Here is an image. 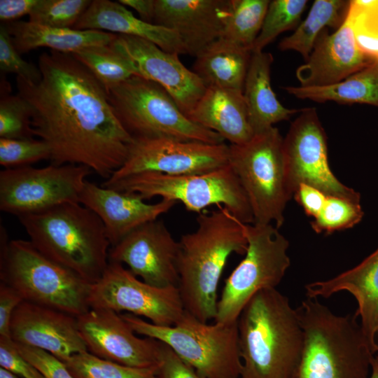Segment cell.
Wrapping results in <instances>:
<instances>
[{"label":"cell","mask_w":378,"mask_h":378,"mask_svg":"<svg viewBox=\"0 0 378 378\" xmlns=\"http://www.w3.org/2000/svg\"><path fill=\"white\" fill-rule=\"evenodd\" d=\"M38 66L39 81L16 78L18 94L31 108L34 136L48 146L52 164L83 165L108 179L124 164L133 138L106 90L71 54L43 52Z\"/></svg>","instance_id":"obj_1"},{"label":"cell","mask_w":378,"mask_h":378,"mask_svg":"<svg viewBox=\"0 0 378 378\" xmlns=\"http://www.w3.org/2000/svg\"><path fill=\"white\" fill-rule=\"evenodd\" d=\"M197 228L181 236L178 288L185 310L203 322L215 319L218 286L232 253L244 254L247 240L242 223L225 207L201 212Z\"/></svg>","instance_id":"obj_2"},{"label":"cell","mask_w":378,"mask_h":378,"mask_svg":"<svg viewBox=\"0 0 378 378\" xmlns=\"http://www.w3.org/2000/svg\"><path fill=\"white\" fill-rule=\"evenodd\" d=\"M240 378H293L304 333L295 308L276 288L258 292L237 319Z\"/></svg>","instance_id":"obj_3"},{"label":"cell","mask_w":378,"mask_h":378,"mask_svg":"<svg viewBox=\"0 0 378 378\" xmlns=\"http://www.w3.org/2000/svg\"><path fill=\"white\" fill-rule=\"evenodd\" d=\"M29 241L43 254L88 283L97 281L108 264L110 241L99 216L80 202L18 217Z\"/></svg>","instance_id":"obj_4"},{"label":"cell","mask_w":378,"mask_h":378,"mask_svg":"<svg viewBox=\"0 0 378 378\" xmlns=\"http://www.w3.org/2000/svg\"><path fill=\"white\" fill-rule=\"evenodd\" d=\"M296 311L303 349L293 378H369L372 354L357 316L334 314L318 298H307Z\"/></svg>","instance_id":"obj_5"},{"label":"cell","mask_w":378,"mask_h":378,"mask_svg":"<svg viewBox=\"0 0 378 378\" xmlns=\"http://www.w3.org/2000/svg\"><path fill=\"white\" fill-rule=\"evenodd\" d=\"M0 279L24 301L76 317L90 309L91 284L50 259L29 240H9L1 226Z\"/></svg>","instance_id":"obj_6"},{"label":"cell","mask_w":378,"mask_h":378,"mask_svg":"<svg viewBox=\"0 0 378 378\" xmlns=\"http://www.w3.org/2000/svg\"><path fill=\"white\" fill-rule=\"evenodd\" d=\"M122 318L137 334L169 346L204 378H240L237 321L203 322L185 310L172 326L155 325L129 313Z\"/></svg>","instance_id":"obj_7"},{"label":"cell","mask_w":378,"mask_h":378,"mask_svg":"<svg viewBox=\"0 0 378 378\" xmlns=\"http://www.w3.org/2000/svg\"><path fill=\"white\" fill-rule=\"evenodd\" d=\"M107 93L115 115L132 138H169L212 144L225 141L216 132L191 121L154 81L134 76Z\"/></svg>","instance_id":"obj_8"},{"label":"cell","mask_w":378,"mask_h":378,"mask_svg":"<svg viewBox=\"0 0 378 378\" xmlns=\"http://www.w3.org/2000/svg\"><path fill=\"white\" fill-rule=\"evenodd\" d=\"M102 186L134 193L144 200L160 197L180 202L188 211L199 214L211 205L223 206L241 223H253L247 196L229 164L198 174L142 172L113 182L105 181Z\"/></svg>","instance_id":"obj_9"},{"label":"cell","mask_w":378,"mask_h":378,"mask_svg":"<svg viewBox=\"0 0 378 378\" xmlns=\"http://www.w3.org/2000/svg\"><path fill=\"white\" fill-rule=\"evenodd\" d=\"M283 139L276 127L255 134L246 143L229 145V164L251 205L253 223L284 222V210L292 198L286 181Z\"/></svg>","instance_id":"obj_10"},{"label":"cell","mask_w":378,"mask_h":378,"mask_svg":"<svg viewBox=\"0 0 378 378\" xmlns=\"http://www.w3.org/2000/svg\"><path fill=\"white\" fill-rule=\"evenodd\" d=\"M242 226L247 240L245 256L225 281L215 322L237 321L254 295L263 289L276 288L290 265L289 242L274 225Z\"/></svg>","instance_id":"obj_11"},{"label":"cell","mask_w":378,"mask_h":378,"mask_svg":"<svg viewBox=\"0 0 378 378\" xmlns=\"http://www.w3.org/2000/svg\"><path fill=\"white\" fill-rule=\"evenodd\" d=\"M92 172L78 164L4 169L0 172V210L18 217L66 202H79Z\"/></svg>","instance_id":"obj_12"},{"label":"cell","mask_w":378,"mask_h":378,"mask_svg":"<svg viewBox=\"0 0 378 378\" xmlns=\"http://www.w3.org/2000/svg\"><path fill=\"white\" fill-rule=\"evenodd\" d=\"M89 304L142 316L162 326H174L185 312L178 286L150 285L114 262H108L100 279L91 285Z\"/></svg>","instance_id":"obj_13"},{"label":"cell","mask_w":378,"mask_h":378,"mask_svg":"<svg viewBox=\"0 0 378 378\" xmlns=\"http://www.w3.org/2000/svg\"><path fill=\"white\" fill-rule=\"evenodd\" d=\"M283 148L292 197L300 184H307L327 195L360 202V194L341 183L330 169L327 136L315 108H304L292 122L283 139Z\"/></svg>","instance_id":"obj_14"},{"label":"cell","mask_w":378,"mask_h":378,"mask_svg":"<svg viewBox=\"0 0 378 378\" xmlns=\"http://www.w3.org/2000/svg\"><path fill=\"white\" fill-rule=\"evenodd\" d=\"M229 145L169 138H133L124 164L106 180L115 181L155 172L168 175L198 174L229 164Z\"/></svg>","instance_id":"obj_15"},{"label":"cell","mask_w":378,"mask_h":378,"mask_svg":"<svg viewBox=\"0 0 378 378\" xmlns=\"http://www.w3.org/2000/svg\"><path fill=\"white\" fill-rule=\"evenodd\" d=\"M179 241L162 220L136 228L108 252V262L125 265L144 282L158 287L178 286Z\"/></svg>","instance_id":"obj_16"},{"label":"cell","mask_w":378,"mask_h":378,"mask_svg":"<svg viewBox=\"0 0 378 378\" xmlns=\"http://www.w3.org/2000/svg\"><path fill=\"white\" fill-rule=\"evenodd\" d=\"M77 323L88 351L92 354L130 367H158L160 342L137 336L120 314L90 308L77 316Z\"/></svg>","instance_id":"obj_17"},{"label":"cell","mask_w":378,"mask_h":378,"mask_svg":"<svg viewBox=\"0 0 378 378\" xmlns=\"http://www.w3.org/2000/svg\"><path fill=\"white\" fill-rule=\"evenodd\" d=\"M111 45L132 62L140 76L162 86L187 117L206 90L202 79L184 66L178 54L127 35L117 34Z\"/></svg>","instance_id":"obj_18"},{"label":"cell","mask_w":378,"mask_h":378,"mask_svg":"<svg viewBox=\"0 0 378 378\" xmlns=\"http://www.w3.org/2000/svg\"><path fill=\"white\" fill-rule=\"evenodd\" d=\"M10 337L17 344L46 351L62 362L88 351L77 317L26 301L13 314Z\"/></svg>","instance_id":"obj_19"},{"label":"cell","mask_w":378,"mask_h":378,"mask_svg":"<svg viewBox=\"0 0 378 378\" xmlns=\"http://www.w3.org/2000/svg\"><path fill=\"white\" fill-rule=\"evenodd\" d=\"M230 0H155L153 23L175 31L196 57L222 36Z\"/></svg>","instance_id":"obj_20"},{"label":"cell","mask_w":378,"mask_h":378,"mask_svg":"<svg viewBox=\"0 0 378 378\" xmlns=\"http://www.w3.org/2000/svg\"><path fill=\"white\" fill-rule=\"evenodd\" d=\"M79 202L94 212L102 221L111 247L139 226L158 219L176 203L161 200L149 204L140 195L99 186L86 181Z\"/></svg>","instance_id":"obj_21"},{"label":"cell","mask_w":378,"mask_h":378,"mask_svg":"<svg viewBox=\"0 0 378 378\" xmlns=\"http://www.w3.org/2000/svg\"><path fill=\"white\" fill-rule=\"evenodd\" d=\"M374 60L358 48L349 20L346 18L337 30H324L318 37L305 63L298 67L301 86H325L346 78Z\"/></svg>","instance_id":"obj_22"},{"label":"cell","mask_w":378,"mask_h":378,"mask_svg":"<svg viewBox=\"0 0 378 378\" xmlns=\"http://www.w3.org/2000/svg\"><path fill=\"white\" fill-rule=\"evenodd\" d=\"M308 298H327L340 291L356 300V316L372 354L378 353V248L357 266L323 281L305 286Z\"/></svg>","instance_id":"obj_23"},{"label":"cell","mask_w":378,"mask_h":378,"mask_svg":"<svg viewBox=\"0 0 378 378\" xmlns=\"http://www.w3.org/2000/svg\"><path fill=\"white\" fill-rule=\"evenodd\" d=\"M73 29L139 37L153 43L166 52L188 54L184 44L175 31L137 18L118 1H92Z\"/></svg>","instance_id":"obj_24"},{"label":"cell","mask_w":378,"mask_h":378,"mask_svg":"<svg viewBox=\"0 0 378 378\" xmlns=\"http://www.w3.org/2000/svg\"><path fill=\"white\" fill-rule=\"evenodd\" d=\"M188 118L230 144L246 143L254 136L243 92L237 90L206 88Z\"/></svg>","instance_id":"obj_25"},{"label":"cell","mask_w":378,"mask_h":378,"mask_svg":"<svg viewBox=\"0 0 378 378\" xmlns=\"http://www.w3.org/2000/svg\"><path fill=\"white\" fill-rule=\"evenodd\" d=\"M272 62L271 53L252 52L243 94L254 135L274 127L273 125L276 122L288 120L294 114L304 110V108H286L276 98L271 86Z\"/></svg>","instance_id":"obj_26"},{"label":"cell","mask_w":378,"mask_h":378,"mask_svg":"<svg viewBox=\"0 0 378 378\" xmlns=\"http://www.w3.org/2000/svg\"><path fill=\"white\" fill-rule=\"evenodd\" d=\"M20 53L38 48L74 54L83 49L111 44L117 34L97 30H79L46 27L29 21L3 23Z\"/></svg>","instance_id":"obj_27"},{"label":"cell","mask_w":378,"mask_h":378,"mask_svg":"<svg viewBox=\"0 0 378 378\" xmlns=\"http://www.w3.org/2000/svg\"><path fill=\"white\" fill-rule=\"evenodd\" d=\"M251 55V50L220 38L195 57L192 71L206 88L243 92Z\"/></svg>","instance_id":"obj_28"},{"label":"cell","mask_w":378,"mask_h":378,"mask_svg":"<svg viewBox=\"0 0 378 378\" xmlns=\"http://www.w3.org/2000/svg\"><path fill=\"white\" fill-rule=\"evenodd\" d=\"M289 94L316 102L366 104L378 107V59L338 83L325 86H286Z\"/></svg>","instance_id":"obj_29"},{"label":"cell","mask_w":378,"mask_h":378,"mask_svg":"<svg viewBox=\"0 0 378 378\" xmlns=\"http://www.w3.org/2000/svg\"><path fill=\"white\" fill-rule=\"evenodd\" d=\"M349 4V1L316 0L308 15L295 31L280 41L279 50L297 51L307 60L324 29L326 27L338 29L343 23Z\"/></svg>","instance_id":"obj_30"},{"label":"cell","mask_w":378,"mask_h":378,"mask_svg":"<svg viewBox=\"0 0 378 378\" xmlns=\"http://www.w3.org/2000/svg\"><path fill=\"white\" fill-rule=\"evenodd\" d=\"M270 1L230 0L229 15L220 38L252 51Z\"/></svg>","instance_id":"obj_31"},{"label":"cell","mask_w":378,"mask_h":378,"mask_svg":"<svg viewBox=\"0 0 378 378\" xmlns=\"http://www.w3.org/2000/svg\"><path fill=\"white\" fill-rule=\"evenodd\" d=\"M71 55L94 74L106 91L139 76L132 62L111 44L89 47Z\"/></svg>","instance_id":"obj_32"},{"label":"cell","mask_w":378,"mask_h":378,"mask_svg":"<svg viewBox=\"0 0 378 378\" xmlns=\"http://www.w3.org/2000/svg\"><path fill=\"white\" fill-rule=\"evenodd\" d=\"M64 363L76 378H158V367H130L100 358L88 351L74 354Z\"/></svg>","instance_id":"obj_33"},{"label":"cell","mask_w":378,"mask_h":378,"mask_svg":"<svg viewBox=\"0 0 378 378\" xmlns=\"http://www.w3.org/2000/svg\"><path fill=\"white\" fill-rule=\"evenodd\" d=\"M307 0L270 1L261 30L252 52L262 51L280 34L295 27L304 12Z\"/></svg>","instance_id":"obj_34"},{"label":"cell","mask_w":378,"mask_h":378,"mask_svg":"<svg viewBox=\"0 0 378 378\" xmlns=\"http://www.w3.org/2000/svg\"><path fill=\"white\" fill-rule=\"evenodd\" d=\"M346 17L359 49L378 59V0L349 1Z\"/></svg>","instance_id":"obj_35"},{"label":"cell","mask_w":378,"mask_h":378,"mask_svg":"<svg viewBox=\"0 0 378 378\" xmlns=\"http://www.w3.org/2000/svg\"><path fill=\"white\" fill-rule=\"evenodd\" d=\"M363 215L359 201L328 195L324 206L311 222V226L316 233L330 234L353 227Z\"/></svg>","instance_id":"obj_36"},{"label":"cell","mask_w":378,"mask_h":378,"mask_svg":"<svg viewBox=\"0 0 378 378\" xmlns=\"http://www.w3.org/2000/svg\"><path fill=\"white\" fill-rule=\"evenodd\" d=\"M90 0H40L29 15V20L37 24L73 29L90 5Z\"/></svg>","instance_id":"obj_37"},{"label":"cell","mask_w":378,"mask_h":378,"mask_svg":"<svg viewBox=\"0 0 378 378\" xmlns=\"http://www.w3.org/2000/svg\"><path fill=\"white\" fill-rule=\"evenodd\" d=\"M31 111L20 95L1 94L0 100V138H34Z\"/></svg>","instance_id":"obj_38"},{"label":"cell","mask_w":378,"mask_h":378,"mask_svg":"<svg viewBox=\"0 0 378 378\" xmlns=\"http://www.w3.org/2000/svg\"><path fill=\"white\" fill-rule=\"evenodd\" d=\"M50 160L48 146L41 139L0 138V164L5 169L18 168Z\"/></svg>","instance_id":"obj_39"},{"label":"cell","mask_w":378,"mask_h":378,"mask_svg":"<svg viewBox=\"0 0 378 378\" xmlns=\"http://www.w3.org/2000/svg\"><path fill=\"white\" fill-rule=\"evenodd\" d=\"M15 48L4 24L0 26V69L3 73L15 74L31 83L41 78L38 66L25 61Z\"/></svg>","instance_id":"obj_40"},{"label":"cell","mask_w":378,"mask_h":378,"mask_svg":"<svg viewBox=\"0 0 378 378\" xmlns=\"http://www.w3.org/2000/svg\"><path fill=\"white\" fill-rule=\"evenodd\" d=\"M20 354L34 365L45 378H76L64 362L50 353L15 343Z\"/></svg>","instance_id":"obj_41"},{"label":"cell","mask_w":378,"mask_h":378,"mask_svg":"<svg viewBox=\"0 0 378 378\" xmlns=\"http://www.w3.org/2000/svg\"><path fill=\"white\" fill-rule=\"evenodd\" d=\"M0 365L20 378H45L34 365L20 354L10 337H0Z\"/></svg>","instance_id":"obj_42"},{"label":"cell","mask_w":378,"mask_h":378,"mask_svg":"<svg viewBox=\"0 0 378 378\" xmlns=\"http://www.w3.org/2000/svg\"><path fill=\"white\" fill-rule=\"evenodd\" d=\"M158 376V378H204L162 342L159 351Z\"/></svg>","instance_id":"obj_43"},{"label":"cell","mask_w":378,"mask_h":378,"mask_svg":"<svg viewBox=\"0 0 378 378\" xmlns=\"http://www.w3.org/2000/svg\"><path fill=\"white\" fill-rule=\"evenodd\" d=\"M24 301L11 286L0 283V337H10V321L18 306Z\"/></svg>","instance_id":"obj_44"},{"label":"cell","mask_w":378,"mask_h":378,"mask_svg":"<svg viewBox=\"0 0 378 378\" xmlns=\"http://www.w3.org/2000/svg\"><path fill=\"white\" fill-rule=\"evenodd\" d=\"M328 195L321 190L307 184H300L293 198L302 207L305 214L315 218L324 206Z\"/></svg>","instance_id":"obj_45"},{"label":"cell","mask_w":378,"mask_h":378,"mask_svg":"<svg viewBox=\"0 0 378 378\" xmlns=\"http://www.w3.org/2000/svg\"><path fill=\"white\" fill-rule=\"evenodd\" d=\"M40 0H1L0 20L3 23L18 21L26 15H29Z\"/></svg>","instance_id":"obj_46"},{"label":"cell","mask_w":378,"mask_h":378,"mask_svg":"<svg viewBox=\"0 0 378 378\" xmlns=\"http://www.w3.org/2000/svg\"><path fill=\"white\" fill-rule=\"evenodd\" d=\"M118 2L136 10L142 20L153 24L155 0H120Z\"/></svg>","instance_id":"obj_47"},{"label":"cell","mask_w":378,"mask_h":378,"mask_svg":"<svg viewBox=\"0 0 378 378\" xmlns=\"http://www.w3.org/2000/svg\"><path fill=\"white\" fill-rule=\"evenodd\" d=\"M369 378H378V353L371 360V372Z\"/></svg>","instance_id":"obj_48"},{"label":"cell","mask_w":378,"mask_h":378,"mask_svg":"<svg viewBox=\"0 0 378 378\" xmlns=\"http://www.w3.org/2000/svg\"><path fill=\"white\" fill-rule=\"evenodd\" d=\"M0 378H20L9 371L0 368Z\"/></svg>","instance_id":"obj_49"}]
</instances>
